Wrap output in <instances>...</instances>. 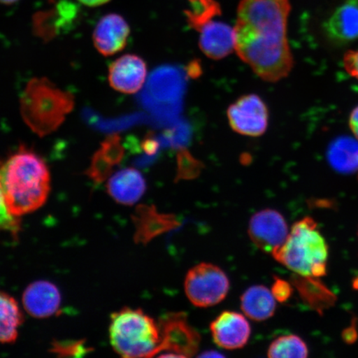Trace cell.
I'll return each mask as SVG.
<instances>
[{
	"label": "cell",
	"mask_w": 358,
	"mask_h": 358,
	"mask_svg": "<svg viewBox=\"0 0 358 358\" xmlns=\"http://www.w3.org/2000/svg\"><path fill=\"white\" fill-rule=\"evenodd\" d=\"M289 0H241L234 27L235 51L268 83L287 78L294 60L287 38Z\"/></svg>",
	"instance_id": "obj_1"
},
{
	"label": "cell",
	"mask_w": 358,
	"mask_h": 358,
	"mask_svg": "<svg viewBox=\"0 0 358 358\" xmlns=\"http://www.w3.org/2000/svg\"><path fill=\"white\" fill-rule=\"evenodd\" d=\"M110 340L114 350L123 357H152L164 351L159 322L140 308H124L112 313Z\"/></svg>",
	"instance_id": "obj_4"
},
{
	"label": "cell",
	"mask_w": 358,
	"mask_h": 358,
	"mask_svg": "<svg viewBox=\"0 0 358 358\" xmlns=\"http://www.w3.org/2000/svg\"><path fill=\"white\" fill-rule=\"evenodd\" d=\"M199 33L201 51L211 59H223L235 51L234 29L225 22H209Z\"/></svg>",
	"instance_id": "obj_15"
},
{
	"label": "cell",
	"mask_w": 358,
	"mask_h": 358,
	"mask_svg": "<svg viewBox=\"0 0 358 358\" xmlns=\"http://www.w3.org/2000/svg\"><path fill=\"white\" fill-rule=\"evenodd\" d=\"M123 150L119 144V138L112 136L106 141L101 149L94 158L92 176L97 181H102L112 165L118 163L122 158Z\"/></svg>",
	"instance_id": "obj_20"
},
{
	"label": "cell",
	"mask_w": 358,
	"mask_h": 358,
	"mask_svg": "<svg viewBox=\"0 0 358 358\" xmlns=\"http://www.w3.org/2000/svg\"><path fill=\"white\" fill-rule=\"evenodd\" d=\"M349 127H350L352 134L358 140V106L352 110L350 116H349Z\"/></svg>",
	"instance_id": "obj_27"
},
{
	"label": "cell",
	"mask_w": 358,
	"mask_h": 358,
	"mask_svg": "<svg viewBox=\"0 0 358 358\" xmlns=\"http://www.w3.org/2000/svg\"><path fill=\"white\" fill-rule=\"evenodd\" d=\"M17 1H19V0H0V3H4V4H11V3H15Z\"/></svg>",
	"instance_id": "obj_29"
},
{
	"label": "cell",
	"mask_w": 358,
	"mask_h": 358,
	"mask_svg": "<svg viewBox=\"0 0 358 358\" xmlns=\"http://www.w3.org/2000/svg\"><path fill=\"white\" fill-rule=\"evenodd\" d=\"M271 255L281 265L304 278L319 279L326 275L329 245L311 217L295 222L284 244Z\"/></svg>",
	"instance_id": "obj_3"
},
{
	"label": "cell",
	"mask_w": 358,
	"mask_h": 358,
	"mask_svg": "<svg viewBox=\"0 0 358 358\" xmlns=\"http://www.w3.org/2000/svg\"><path fill=\"white\" fill-rule=\"evenodd\" d=\"M343 65L347 73L358 80V50H350L343 57Z\"/></svg>",
	"instance_id": "obj_25"
},
{
	"label": "cell",
	"mask_w": 358,
	"mask_h": 358,
	"mask_svg": "<svg viewBox=\"0 0 358 358\" xmlns=\"http://www.w3.org/2000/svg\"><path fill=\"white\" fill-rule=\"evenodd\" d=\"M0 181L8 211L17 217L41 208L51 189L47 164L40 156L24 147L2 164Z\"/></svg>",
	"instance_id": "obj_2"
},
{
	"label": "cell",
	"mask_w": 358,
	"mask_h": 358,
	"mask_svg": "<svg viewBox=\"0 0 358 358\" xmlns=\"http://www.w3.org/2000/svg\"><path fill=\"white\" fill-rule=\"evenodd\" d=\"M189 3L185 11L187 22L198 32L214 17L221 15L220 4L216 0H189Z\"/></svg>",
	"instance_id": "obj_21"
},
{
	"label": "cell",
	"mask_w": 358,
	"mask_h": 358,
	"mask_svg": "<svg viewBox=\"0 0 358 358\" xmlns=\"http://www.w3.org/2000/svg\"><path fill=\"white\" fill-rule=\"evenodd\" d=\"M250 240L259 249L272 253L283 245L289 236L287 223L282 215L273 209L254 214L248 227Z\"/></svg>",
	"instance_id": "obj_9"
},
{
	"label": "cell",
	"mask_w": 358,
	"mask_h": 358,
	"mask_svg": "<svg viewBox=\"0 0 358 358\" xmlns=\"http://www.w3.org/2000/svg\"><path fill=\"white\" fill-rule=\"evenodd\" d=\"M21 113L33 131L43 136L55 131L73 109L70 94L47 79H33L21 96Z\"/></svg>",
	"instance_id": "obj_5"
},
{
	"label": "cell",
	"mask_w": 358,
	"mask_h": 358,
	"mask_svg": "<svg viewBox=\"0 0 358 358\" xmlns=\"http://www.w3.org/2000/svg\"><path fill=\"white\" fill-rule=\"evenodd\" d=\"M83 346V344L80 343H69V345H66L65 343H59L55 344L53 352L64 356L69 355L75 356L76 353L86 352V349H85Z\"/></svg>",
	"instance_id": "obj_26"
},
{
	"label": "cell",
	"mask_w": 358,
	"mask_h": 358,
	"mask_svg": "<svg viewBox=\"0 0 358 358\" xmlns=\"http://www.w3.org/2000/svg\"><path fill=\"white\" fill-rule=\"evenodd\" d=\"M2 164L0 163V169ZM20 217L13 216L8 211L6 199H4L3 192L0 181V231L10 232L13 235H16L20 230Z\"/></svg>",
	"instance_id": "obj_23"
},
{
	"label": "cell",
	"mask_w": 358,
	"mask_h": 358,
	"mask_svg": "<svg viewBox=\"0 0 358 358\" xmlns=\"http://www.w3.org/2000/svg\"><path fill=\"white\" fill-rule=\"evenodd\" d=\"M357 234H358V231H357Z\"/></svg>",
	"instance_id": "obj_30"
},
{
	"label": "cell",
	"mask_w": 358,
	"mask_h": 358,
	"mask_svg": "<svg viewBox=\"0 0 358 358\" xmlns=\"http://www.w3.org/2000/svg\"><path fill=\"white\" fill-rule=\"evenodd\" d=\"M271 292L276 301L285 302L292 294V286L287 281L276 278L272 285Z\"/></svg>",
	"instance_id": "obj_24"
},
{
	"label": "cell",
	"mask_w": 358,
	"mask_h": 358,
	"mask_svg": "<svg viewBox=\"0 0 358 358\" xmlns=\"http://www.w3.org/2000/svg\"><path fill=\"white\" fill-rule=\"evenodd\" d=\"M230 282L221 268L210 263H200L186 275L185 294L196 307L208 308L225 299Z\"/></svg>",
	"instance_id": "obj_6"
},
{
	"label": "cell",
	"mask_w": 358,
	"mask_h": 358,
	"mask_svg": "<svg viewBox=\"0 0 358 358\" xmlns=\"http://www.w3.org/2000/svg\"><path fill=\"white\" fill-rule=\"evenodd\" d=\"M275 301L271 290L263 285H255L246 290L241 296V307L249 319L265 321L274 315Z\"/></svg>",
	"instance_id": "obj_17"
},
{
	"label": "cell",
	"mask_w": 358,
	"mask_h": 358,
	"mask_svg": "<svg viewBox=\"0 0 358 358\" xmlns=\"http://www.w3.org/2000/svg\"><path fill=\"white\" fill-rule=\"evenodd\" d=\"M308 355L306 343L294 334L277 338L268 349V357L271 358H304Z\"/></svg>",
	"instance_id": "obj_22"
},
{
	"label": "cell",
	"mask_w": 358,
	"mask_h": 358,
	"mask_svg": "<svg viewBox=\"0 0 358 358\" xmlns=\"http://www.w3.org/2000/svg\"><path fill=\"white\" fill-rule=\"evenodd\" d=\"M147 65L141 57L127 55L112 62L109 69L110 87L124 94H136L144 86Z\"/></svg>",
	"instance_id": "obj_11"
},
{
	"label": "cell",
	"mask_w": 358,
	"mask_h": 358,
	"mask_svg": "<svg viewBox=\"0 0 358 358\" xmlns=\"http://www.w3.org/2000/svg\"><path fill=\"white\" fill-rule=\"evenodd\" d=\"M327 37L336 43L358 40V0H344L324 24Z\"/></svg>",
	"instance_id": "obj_13"
},
{
	"label": "cell",
	"mask_w": 358,
	"mask_h": 358,
	"mask_svg": "<svg viewBox=\"0 0 358 358\" xmlns=\"http://www.w3.org/2000/svg\"><path fill=\"white\" fill-rule=\"evenodd\" d=\"M159 323L164 337V351L170 352L161 357H190L198 352L199 335L187 323L183 313H170Z\"/></svg>",
	"instance_id": "obj_8"
},
{
	"label": "cell",
	"mask_w": 358,
	"mask_h": 358,
	"mask_svg": "<svg viewBox=\"0 0 358 358\" xmlns=\"http://www.w3.org/2000/svg\"><path fill=\"white\" fill-rule=\"evenodd\" d=\"M24 320L15 299L0 291V343L15 342Z\"/></svg>",
	"instance_id": "obj_19"
},
{
	"label": "cell",
	"mask_w": 358,
	"mask_h": 358,
	"mask_svg": "<svg viewBox=\"0 0 358 358\" xmlns=\"http://www.w3.org/2000/svg\"><path fill=\"white\" fill-rule=\"evenodd\" d=\"M327 158L331 166L340 173H358V140L342 136L329 147Z\"/></svg>",
	"instance_id": "obj_18"
},
{
	"label": "cell",
	"mask_w": 358,
	"mask_h": 358,
	"mask_svg": "<svg viewBox=\"0 0 358 358\" xmlns=\"http://www.w3.org/2000/svg\"><path fill=\"white\" fill-rule=\"evenodd\" d=\"M80 3L89 7H97L108 3L110 0H78Z\"/></svg>",
	"instance_id": "obj_28"
},
{
	"label": "cell",
	"mask_w": 358,
	"mask_h": 358,
	"mask_svg": "<svg viewBox=\"0 0 358 358\" xmlns=\"http://www.w3.org/2000/svg\"><path fill=\"white\" fill-rule=\"evenodd\" d=\"M227 115L231 128L243 136L259 137L267 131L268 107L256 94L241 96L228 107Z\"/></svg>",
	"instance_id": "obj_7"
},
{
	"label": "cell",
	"mask_w": 358,
	"mask_h": 358,
	"mask_svg": "<svg viewBox=\"0 0 358 358\" xmlns=\"http://www.w3.org/2000/svg\"><path fill=\"white\" fill-rule=\"evenodd\" d=\"M213 341L219 347L234 350L248 343L252 329L249 322L241 313L224 311L210 325Z\"/></svg>",
	"instance_id": "obj_10"
},
{
	"label": "cell",
	"mask_w": 358,
	"mask_h": 358,
	"mask_svg": "<svg viewBox=\"0 0 358 358\" xmlns=\"http://www.w3.org/2000/svg\"><path fill=\"white\" fill-rule=\"evenodd\" d=\"M107 191L117 203L131 206L145 194V179L136 169H124L109 179Z\"/></svg>",
	"instance_id": "obj_16"
},
{
	"label": "cell",
	"mask_w": 358,
	"mask_h": 358,
	"mask_svg": "<svg viewBox=\"0 0 358 358\" xmlns=\"http://www.w3.org/2000/svg\"><path fill=\"white\" fill-rule=\"evenodd\" d=\"M129 33L131 29L124 17L110 13L98 22L93 33V43L102 55H114L127 46Z\"/></svg>",
	"instance_id": "obj_12"
},
{
	"label": "cell",
	"mask_w": 358,
	"mask_h": 358,
	"mask_svg": "<svg viewBox=\"0 0 358 358\" xmlns=\"http://www.w3.org/2000/svg\"><path fill=\"white\" fill-rule=\"evenodd\" d=\"M61 294L57 286L45 280L31 284L22 295L25 310L37 319L55 315L59 310Z\"/></svg>",
	"instance_id": "obj_14"
}]
</instances>
